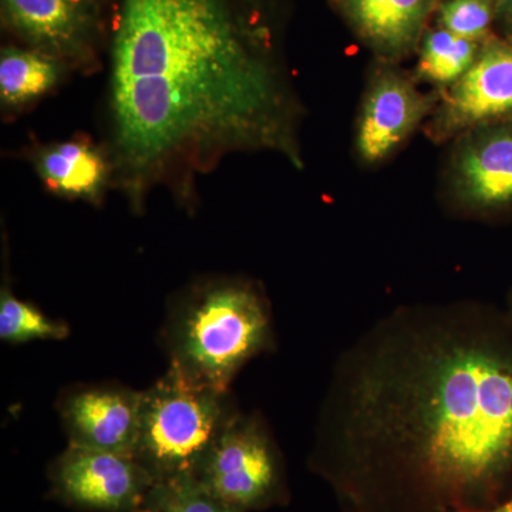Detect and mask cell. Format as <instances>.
<instances>
[{"label":"cell","mask_w":512,"mask_h":512,"mask_svg":"<svg viewBox=\"0 0 512 512\" xmlns=\"http://www.w3.org/2000/svg\"><path fill=\"white\" fill-rule=\"evenodd\" d=\"M312 467L348 512H480L512 477V316L406 305L343 350Z\"/></svg>","instance_id":"obj_1"},{"label":"cell","mask_w":512,"mask_h":512,"mask_svg":"<svg viewBox=\"0 0 512 512\" xmlns=\"http://www.w3.org/2000/svg\"><path fill=\"white\" fill-rule=\"evenodd\" d=\"M113 180L134 207L229 153L302 170V104L256 0H121L110 69Z\"/></svg>","instance_id":"obj_2"},{"label":"cell","mask_w":512,"mask_h":512,"mask_svg":"<svg viewBox=\"0 0 512 512\" xmlns=\"http://www.w3.org/2000/svg\"><path fill=\"white\" fill-rule=\"evenodd\" d=\"M170 370L187 382L229 390L249 360L275 348L271 305L244 278L208 279L174 299L164 320Z\"/></svg>","instance_id":"obj_3"},{"label":"cell","mask_w":512,"mask_h":512,"mask_svg":"<svg viewBox=\"0 0 512 512\" xmlns=\"http://www.w3.org/2000/svg\"><path fill=\"white\" fill-rule=\"evenodd\" d=\"M241 413L229 390L187 382L168 370L141 392L134 458L156 483L191 474Z\"/></svg>","instance_id":"obj_4"},{"label":"cell","mask_w":512,"mask_h":512,"mask_svg":"<svg viewBox=\"0 0 512 512\" xmlns=\"http://www.w3.org/2000/svg\"><path fill=\"white\" fill-rule=\"evenodd\" d=\"M194 477L232 510H265L288 501L284 458L258 413H239Z\"/></svg>","instance_id":"obj_5"},{"label":"cell","mask_w":512,"mask_h":512,"mask_svg":"<svg viewBox=\"0 0 512 512\" xmlns=\"http://www.w3.org/2000/svg\"><path fill=\"white\" fill-rule=\"evenodd\" d=\"M440 195L464 218L497 220L512 214V119L473 128L447 144Z\"/></svg>","instance_id":"obj_6"},{"label":"cell","mask_w":512,"mask_h":512,"mask_svg":"<svg viewBox=\"0 0 512 512\" xmlns=\"http://www.w3.org/2000/svg\"><path fill=\"white\" fill-rule=\"evenodd\" d=\"M400 63L370 66L353 127V154L363 168L389 163L436 110L437 90H423Z\"/></svg>","instance_id":"obj_7"},{"label":"cell","mask_w":512,"mask_h":512,"mask_svg":"<svg viewBox=\"0 0 512 512\" xmlns=\"http://www.w3.org/2000/svg\"><path fill=\"white\" fill-rule=\"evenodd\" d=\"M512 119V40H485L476 62L457 83L440 93L423 134L437 146L473 128Z\"/></svg>","instance_id":"obj_8"},{"label":"cell","mask_w":512,"mask_h":512,"mask_svg":"<svg viewBox=\"0 0 512 512\" xmlns=\"http://www.w3.org/2000/svg\"><path fill=\"white\" fill-rule=\"evenodd\" d=\"M103 0H0L3 28L67 67H89L103 33Z\"/></svg>","instance_id":"obj_9"},{"label":"cell","mask_w":512,"mask_h":512,"mask_svg":"<svg viewBox=\"0 0 512 512\" xmlns=\"http://www.w3.org/2000/svg\"><path fill=\"white\" fill-rule=\"evenodd\" d=\"M52 481L66 503L103 512L140 511L156 484L134 457L70 444L53 464Z\"/></svg>","instance_id":"obj_10"},{"label":"cell","mask_w":512,"mask_h":512,"mask_svg":"<svg viewBox=\"0 0 512 512\" xmlns=\"http://www.w3.org/2000/svg\"><path fill=\"white\" fill-rule=\"evenodd\" d=\"M141 392L120 384H86L57 403L70 446L134 457L140 429Z\"/></svg>","instance_id":"obj_11"},{"label":"cell","mask_w":512,"mask_h":512,"mask_svg":"<svg viewBox=\"0 0 512 512\" xmlns=\"http://www.w3.org/2000/svg\"><path fill=\"white\" fill-rule=\"evenodd\" d=\"M440 0H335L340 15L376 60L400 63L414 55Z\"/></svg>","instance_id":"obj_12"},{"label":"cell","mask_w":512,"mask_h":512,"mask_svg":"<svg viewBox=\"0 0 512 512\" xmlns=\"http://www.w3.org/2000/svg\"><path fill=\"white\" fill-rule=\"evenodd\" d=\"M36 170L50 191L92 202L100 200L113 180L110 156L83 137L42 148Z\"/></svg>","instance_id":"obj_13"},{"label":"cell","mask_w":512,"mask_h":512,"mask_svg":"<svg viewBox=\"0 0 512 512\" xmlns=\"http://www.w3.org/2000/svg\"><path fill=\"white\" fill-rule=\"evenodd\" d=\"M66 64L29 47H3L0 53V101L16 110L39 100L62 80Z\"/></svg>","instance_id":"obj_14"},{"label":"cell","mask_w":512,"mask_h":512,"mask_svg":"<svg viewBox=\"0 0 512 512\" xmlns=\"http://www.w3.org/2000/svg\"><path fill=\"white\" fill-rule=\"evenodd\" d=\"M483 45L448 30L427 29L417 47L413 76L430 90L444 92L470 70Z\"/></svg>","instance_id":"obj_15"},{"label":"cell","mask_w":512,"mask_h":512,"mask_svg":"<svg viewBox=\"0 0 512 512\" xmlns=\"http://www.w3.org/2000/svg\"><path fill=\"white\" fill-rule=\"evenodd\" d=\"M70 328L62 320L49 318L32 303L13 295L9 284L0 289V339L12 345L33 340H63Z\"/></svg>","instance_id":"obj_16"},{"label":"cell","mask_w":512,"mask_h":512,"mask_svg":"<svg viewBox=\"0 0 512 512\" xmlns=\"http://www.w3.org/2000/svg\"><path fill=\"white\" fill-rule=\"evenodd\" d=\"M143 508L157 512H239L221 503L191 474L154 484Z\"/></svg>","instance_id":"obj_17"},{"label":"cell","mask_w":512,"mask_h":512,"mask_svg":"<svg viewBox=\"0 0 512 512\" xmlns=\"http://www.w3.org/2000/svg\"><path fill=\"white\" fill-rule=\"evenodd\" d=\"M497 0H443L436 10L437 28L474 42L493 37Z\"/></svg>","instance_id":"obj_18"},{"label":"cell","mask_w":512,"mask_h":512,"mask_svg":"<svg viewBox=\"0 0 512 512\" xmlns=\"http://www.w3.org/2000/svg\"><path fill=\"white\" fill-rule=\"evenodd\" d=\"M495 23L503 32L504 39L512 40V0H497Z\"/></svg>","instance_id":"obj_19"},{"label":"cell","mask_w":512,"mask_h":512,"mask_svg":"<svg viewBox=\"0 0 512 512\" xmlns=\"http://www.w3.org/2000/svg\"><path fill=\"white\" fill-rule=\"evenodd\" d=\"M480 512H512V497L508 498L505 503L497 504L495 507L490 508V510Z\"/></svg>","instance_id":"obj_20"},{"label":"cell","mask_w":512,"mask_h":512,"mask_svg":"<svg viewBox=\"0 0 512 512\" xmlns=\"http://www.w3.org/2000/svg\"><path fill=\"white\" fill-rule=\"evenodd\" d=\"M507 309L508 313H510V315L512 316V291L510 293V296H508V301H507Z\"/></svg>","instance_id":"obj_21"},{"label":"cell","mask_w":512,"mask_h":512,"mask_svg":"<svg viewBox=\"0 0 512 512\" xmlns=\"http://www.w3.org/2000/svg\"><path fill=\"white\" fill-rule=\"evenodd\" d=\"M138 512H157V511L148 510V508H141V510Z\"/></svg>","instance_id":"obj_22"}]
</instances>
